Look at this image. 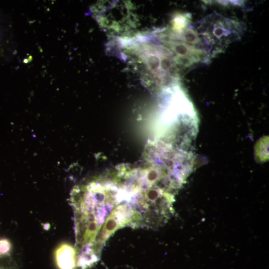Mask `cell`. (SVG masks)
I'll return each mask as SVG.
<instances>
[{"mask_svg": "<svg viewBox=\"0 0 269 269\" xmlns=\"http://www.w3.org/2000/svg\"><path fill=\"white\" fill-rule=\"evenodd\" d=\"M133 212L127 203H123L113 209L104 223L94 244V249L99 255L107 240L119 229L130 226Z\"/></svg>", "mask_w": 269, "mask_h": 269, "instance_id": "obj_4", "label": "cell"}, {"mask_svg": "<svg viewBox=\"0 0 269 269\" xmlns=\"http://www.w3.org/2000/svg\"><path fill=\"white\" fill-rule=\"evenodd\" d=\"M193 27L199 40V49L209 58L223 52L243 32V26L239 22L216 12L198 22Z\"/></svg>", "mask_w": 269, "mask_h": 269, "instance_id": "obj_3", "label": "cell"}, {"mask_svg": "<svg viewBox=\"0 0 269 269\" xmlns=\"http://www.w3.org/2000/svg\"><path fill=\"white\" fill-rule=\"evenodd\" d=\"M0 269H2L0 266Z\"/></svg>", "mask_w": 269, "mask_h": 269, "instance_id": "obj_8", "label": "cell"}, {"mask_svg": "<svg viewBox=\"0 0 269 269\" xmlns=\"http://www.w3.org/2000/svg\"><path fill=\"white\" fill-rule=\"evenodd\" d=\"M54 259L58 269H75L77 267L76 250L68 243H61L57 246L54 252Z\"/></svg>", "mask_w": 269, "mask_h": 269, "instance_id": "obj_5", "label": "cell"}, {"mask_svg": "<svg viewBox=\"0 0 269 269\" xmlns=\"http://www.w3.org/2000/svg\"><path fill=\"white\" fill-rule=\"evenodd\" d=\"M117 194L116 185L106 178L93 179L72 190L70 200L74 212L77 254L90 249L97 253L93 246L98 233L111 212L120 204Z\"/></svg>", "mask_w": 269, "mask_h": 269, "instance_id": "obj_1", "label": "cell"}, {"mask_svg": "<svg viewBox=\"0 0 269 269\" xmlns=\"http://www.w3.org/2000/svg\"><path fill=\"white\" fill-rule=\"evenodd\" d=\"M174 194L156 186L144 185L127 203L133 212L131 227L155 228L166 223L173 212Z\"/></svg>", "mask_w": 269, "mask_h": 269, "instance_id": "obj_2", "label": "cell"}, {"mask_svg": "<svg viewBox=\"0 0 269 269\" xmlns=\"http://www.w3.org/2000/svg\"><path fill=\"white\" fill-rule=\"evenodd\" d=\"M191 19L190 14L186 13L178 14L173 20V30L178 33H182L190 25Z\"/></svg>", "mask_w": 269, "mask_h": 269, "instance_id": "obj_6", "label": "cell"}, {"mask_svg": "<svg viewBox=\"0 0 269 269\" xmlns=\"http://www.w3.org/2000/svg\"><path fill=\"white\" fill-rule=\"evenodd\" d=\"M11 247V244L8 239L0 238V256H6L9 254Z\"/></svg>", "mask_w": 269, "mask_h": 269, "instance_id": "obj_7", "label": "cell"}]
</instances>
